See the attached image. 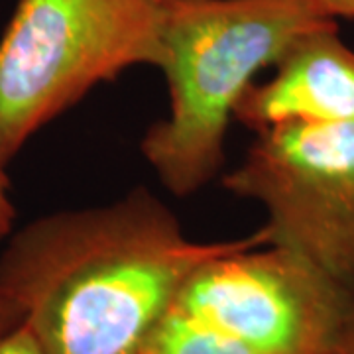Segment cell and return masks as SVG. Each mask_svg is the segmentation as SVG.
I'll return each instance as SVG.
<instances>
[{"label": "cell", "mask_w": 354, "mask_h": 354, "mask_svg": "<svg viewBox=\"0 0 354 354\" xmlns=\"http://www.w3.org/2000/svg\"><path fill=\"white\" fill-rule=\"evenodd\" d=\"M330 24L317 0H165L158 69L169 109L140 146L165 189L189 197L213 181L228 124L256 77Z\"/></svg>", "instance_id": "2"}, {"label": "cell", "mask_w": 354, "mask_h": 354, "mask_svg": "<svg viewBox=\"0 0 354 354\" xmlns=\"http://www.w3.org/2000/svg\"><path fill=\"white\" fill-rule=\"evenodd\" d=\"M6 165L0 162V242L4 241L14 225V216H16V209L10 199V189H8V177L4 174Z\"/></svg>", "instance_id": "9"}, {"label": "cell", "mask_w": 354, "mask_h": 354, "mask_svg": "<svg viewBox=\"0 0 354 354\" xmlns=\"http://www.w3.org/2000/svg\"><path fill=\"white\" fill-rule=\"evenodd\" d=\"M223 185L264 207L270 244L354 288V122H290L258 132Z\"/></svg>", "instance_id": "5"}, {"label": "cell", "mask_w": 354, "mask_h": 354, "mask_svg": "<svg viewBox=\"0 0 354 354\" xmlns=\"http://www.w3.org/2000/svg\"><path fill=\"white\" fill-rule=\"evenodd\" d=\"M140 354H262L171 307L156 325Z\"/></svg>", "instance_id": "7"}, {"label": "cell", "mask_w": 354, "mask_h": 354, "mask_svg": "<svg viewBox=\"0 0 354 354\" xmlns=\"http://www.w3.org/2000/svg\"><path fill=\"white\" fill-rule=\"evenodd\" d=\"M317 4L323 8V12L329 14L335 20L339 16L354 18V0H317Z\"/></svg>", "instance_id": "11"}, {"label": "cell", "mask_w": 354, "mask_h": 354, "mask_svg": "<svg viewBox=\"0 0 354 354\" xmlns=\"http://www.w3.org/2000/svg\"><path fill=\"white\" fill-rule=\"evenodd\" d=\"M264 227L195 242L150 191L39 216L0 254V291L44 354H140L189 276L216 256L266 246Z\"/></svg>", "instance_id": "1"}, {"label": "cell", "mask_w": 354, "mask_h": 354, "mask_svg": "<svg viewBox=\"0 0 354 354\" xmlns=\"http://www.w3.org/2000/svg\"><path fill=\"white\" fill-rule=\"evenodd\" d=\"M339 354H354V311L351 317V323H348V329L344 335V341H342L341 353Z\"/></svg>", "instance_id": "12"}, {"label": "cell", "mask_w": 354, "mask_h": 354, "mask_svg": "<svg viewBox=\"0 0 354 354\" xmlns=\"http://www.w3.org/2000/svg\"><path fill=\"white\" fill-rule=\"evenodd\" d=\"M0 354H44L24 323L0 339Z\"/></svg>", "instance_id": "8"}, {"label": "cell", "mask_w": 354, "mask_h": 354, "mask_svg": "<svg viewBox=\"0 0 354 354\" xmlns=\"http://www.w3.org/2000/svg\"><path fill=\"white\" fill-rule=\"evenodd\" d=\"M254 83L234 120L254 132L290 122H354V50L337 24L305 34Z\"/></svg>", "instance_id": "6"}, {"label": "cell", "mask_w": 354, "mask_h": 354, "mask_svg": "<svg viewBox=\"0 0 354 354\" xmlns=\"http://www.w3.org/2000/svg\"><path fill=\"white\" fill-rule=\"evenodd\" d=\"M165 0H18L0 38V162L99 83L158 67Z\"/></svg>", "instance_id": "3"}, {"label": "cell", "mask_w": 354, "mask_h": 354, "mask_svg": "<svg viewBox=\"0 0 354 354\" xmlns=\"http://www.w3.org/2000/svg\"><path fill=\"white\" fill-rule=\"evenodd\" d=\"M22 321H24V315L20 307L14 304L4 291H0V339L16 327H20Z\"/></svg>", "instance_id": "10"}, {"label": "cell", "mask_w": 354, "mask_h": 354, "mask_svg": "<svg viewBox=\"0 0 354 354\" xmlns=\"http://www.w3.org/2000/svg\"><path fill=\"white\" fill-rule=\"evenodd\" d=\"M174 307L262 354H339L354 288L299 254L266 244L199 266Z\"/></svg>", "instance_id": "4"}]
</instances>
